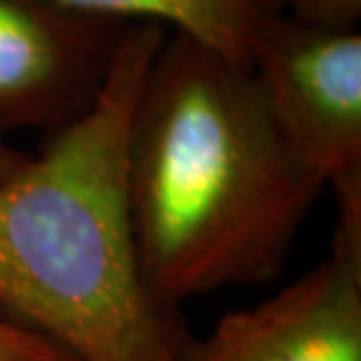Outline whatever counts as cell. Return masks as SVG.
Returning a JSON list of instances; mask_svg holds the SVG:
<instances>
[{
	"instance_id": "1",
	"label": "cell",
	"mask_w": 361,
	"mask_h": 361,
	"mask_svg": "<svg viewBox=\"0 0 361 361\" xmlns=\"http://www.w3.org/2000/svg\"><path fill=\"white\" fill-rule=\"evenodd\" d=\"M127 183L143 279L169 312L277 277L326 188L251 66L180 31L167 33L136 101Z\"/></svg>"
},
{
	"instance_id": "3",
	"label": "cell",
	"mask_w": 361,
	"mask_h": 361,
	"mask_svg": "<svg viewBox=\"0 0 361 361\" xmlns=\"http://www.w3.org/2000/svg\"><path fill=\"white\" fill-rule=\"evenodd\" d=\"M251 71L281 134L324 185L361 174V33L319 31L274 14Z\"/></svg>"
},
{
	"instance_id": "9",
	"label": "cell",
	"mask_w": 361,
	"mask_h": 361,
	"mask_svg": "<svg viewBox=\"0 0 361 361\" xmlns=\"http://www.w3.org/2000/svg\"><path fill=\"white\" fill-rule=\"evenodd\" d=\"M26 155L28 153H24V150L14 148L5 139H0V178H5L10 171L17 169L26 160Z\"/></svg>"
},
{
	"instance_id": "7",
	"label": "cell",
	"mask_w": 361,
	"mask_h": 361,
	"mask_svg": "<svg viewBox=\"0 0 361 361\" xmlns=\"http://www.w3.org/2000/svg\"><path fill=\"white\" fill-rule=\"evenodd\" d=\"M279 12L319 31H359L361 0H279Z\"/></svg>"
},
{
	"instance_id": "5",
	"label": "cell",
	"mask_w": 361,
	"mask_h": 361,
	"mask_svg": "<svg viewBox=\"0 0 361 361\" xmlns=\"http://www.w3.org/2000/svg\"><path fill=\"white\" fill-rule=\"evenodd\" d=\"M178 361H361V261L334 254L254 307L228 312Z\"/></svg>"
},
{
	"instance_id": "2",
	"label": "cell",
	"mask_w": 361,
	"mask_h": 361,
	"mask_svg": "<svg viewBox=\"0 0 361 361\" xmlns=\"http://www.w3.org/2000/svg\"><path fill=\"white\" fill-rule=\"evenodd\" d=\"M167 28L134 21L80 118L0 178V310L75 361H178L176 312L153 298L127 183L132 115Z\"/></svg>"
},
{
	"instance_id": "8",
	"label": "cell",
	"mask_w": 361,
	"mask_h": 361,
	"mask_svg": "<svg viewBox=\"0 0 361 361\" xmlns=\"http://www.w3.org/2000/svg\"><path fill=\"white\" fill-rule=\"evenodd\" d=\"M0 361H75L47 338L0 314Z\"/></svg>"
},
{
	"instance_id": "4",
	"label": "cell",
	"mask_w": 361,
	"mask_h": 361,
	"mask_svg": "<svg viewBox=\"0 0 361 361\" xmlns=\"http://www.w3.org/2000/svg\"><path fill=\"white\" fill-rule=\"evenodd\" d=\"M127 28L56 0H0V139L17 129L49 134L80 118Z\"/></svg>"
},
{
	"instance_id": "6",
	"label": "cell",
	"mask_w": 361,
	"mask_h": 361,
	"mask_svg": "<svg viewBox=\"0 0 361 361\" xmlns=\"http://www.w3.org/2000/svg\"><path fill=\"white\" fill-rule=\"evenodd\" d=\"M73 10L120 21H153L188 33L216 52L251 66V47L279 0H56Z\"/></svg>"
}]
</instances>
